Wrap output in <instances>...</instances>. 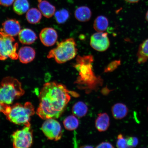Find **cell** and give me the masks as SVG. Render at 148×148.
<instances>
[{
    "label": "cell",
    "instance_id": "30",
    "mask_svg": "<svg viewBox=\"0 0 148 148\" xmlns=\"http://www.w3.org/2000/svg\"><path fill=\"white\" fill-rule=\"evenodd\" d=\"M8 105L4 104L0 101V112H2L3 114L5 113V110L8 107Z\"/></svg>",
    "mask_w": 148,
    "mask_h": 148
},
{
    "label": "cell",
    "instance_id": "24",
    "mask_svg": "<svg viewBox=\"0 0 148 148\" xmlns=\"http://www.w3.org/2000/svg\"><path fill=\"white\" fill-rule=\"evenodd\" d=\"M55 17L57 23L60 24H63L69 18V13L67 10L63 9L55 13Z\"/></svg>",
    "mask_w": 148,
    "mask_h": 148
},
{
    "label": "cell",
    "instance_id": "32",
    "mask_svg": "<svg viewBox=\"0 0 148 148\" xmlns=\"http://www.w3.org/2000/svg\"><path fill=\"white\" fill-rule=\"evenodd\" d=\"M146 19L147 20V21H148V11L146 15Z\"/></svg>",
    "mask_w": 148,
    "mask_h": 148
},
{
    "label": "cell",
    "instance_id": "21",
    "mask_svg": "<svg viewBox=\"0 0 148 148\" xmlns=\"http://www.w3.org/2000/svg\"><path fill=\"white\" fill-rule=\"evenodd\" d=\"M139 64L144 63L148 59V39L146 40L140 46L137 53Z\"/></svg>",
    "mask_w": 148,
    "mask_h": 148
},
{
    "label": "cell",
    "instance_id": "3",
    "mask_svg": "<svg viewBox=\"0 0 148 148\" xmlns=\"http://www.w3.org/2000/svg\"><path fill=\"white\" fill-rule=\"evenodd\" d=\"M25 93L21 83L13 77H5L0 83V101L5 104H12Z\"/></svg>",
    "mask_w": 148,
    "mask_h": 148
},
{
    "label": "cell",
    "instance_id": "12",
    "mask_svg": "<svg viewBox=\"0 0 148 148\" xmlns=\"http://www.w3.org/2000/svg\"><path fill=\"white\" fill-rule=\"evenodd\" d=\"M18 53V58L20 62L27 64L34 60L36 52L32 47L26 46L20 48Z\"/></svg>",
    "mask_w": 148,
    "mask_h": 148
},
{
    "label": "cell",
    "instance_id": "2",
    "mask_svg": "<svg viewBox=\"0 0 148 148\" xmlns=\"http://www.w3.org/2000/svg\"><path fill=\"white\" fill-rule=\"evenodd\" d=\"M35 112L32 103L27 102L24 105L16 103L12 106L8 105L4 114L7 119L12 123L29 126L31 117Z\"/></svg>",
    "mask_w": 148,
    "mask_h": 148
},
{
    "label": "cell",
    "instance_id": "31",
    "mask_svg": "<svg viewBox=\"0 0 148 148\" xmlns=\"http://www.w3.org/2000/svg\"><path fill=\"white\" fill-rule=\"evenodd\" d=\"M127 2L130 3H138L140 0H125Z\"/></svg>",
    "mask_w": 148,
    "mask_h": 148
},
{
    "label": "cell",
    "instance_id": "27",
    "mask_svg": "<svg viewBox=\"0 0 148 148\" xmlns=\"http://www.w3.org/2000/svg\"><path fill=\"white\" fill-rule=\"evenodd\" d=\"M126 140L127 147H136L138 143V139L134 137H129Z\"/></svg>",
    "mask_w": 148,
    "mask_h": 148
},
{
    "label": "cell",
    "instance_id": "20",
    "mask_svg": "<svg viewBox=\"0 0 148 148\" xmlns=\"http://www.w3.org/2000/svg\"><path fill=\"white\" fill-rule=\"evenodd\" d=\"M42 13L40 10L32 8L28 11L26 18L29 23L35 24L39 23L42 18Z\"/></svg>",
    "mask_w": 148,
    "mask_h": 148
},
{
    "label": "cell",
    "instance_id": "15",
    "mask_svg": "<svg viewBox=\"0 0 148 148\" xmlns=\"http://www.w3.org/2000/svg\"><path fill=\"white\" fill-rule=\"evenodd\" d=\"M96 128L99 132H104L108 128L110 125V118L106 113L100 114L95 121Z\"/></svg>",
    "mask_w": 148,
    "mask_h": 148
},
{
    "label": "cell",
    "instance_id": "26",
    "mask_svg": "<svg viewBox=\"0 0 148 148\" xmlns=\"http://www.w3.org/2000/svg\"><path fill=\"white\" fill-rule=\"evenodd\" d=\"M121 64L120 60H115L110 63L105 69V71L106 72L112 71L115 70Z\"/></svg>",
    "mask_w": 148,
    "mask_h": 148
},
{
    "label": "cell",
    "instance_id": "18",
    "mask_svg": "<svg viewBox=\"0 0 148 148\" xmlns=\"http://www.w3.org/2000/svg\"><path fill=\"white\" fill-rule=\"evenodd\" d=\"M108 25V18L105 16H100L94 20L93 27L97 32H104L106 30Z\"/></svg>",
    "mask_w": 148,
    "mask_h": 148
},
{
    "label": "cell",
    "instance_id": "22",
    "mask_svg": "<svg viewBox=\"0 0 148 148\" xmlns=\"http://www.w3.org/2000/svg\"><path fill=\"white\" fill-rule=\"evenodd\" d=\"M88 107L86 103L82 101L76 103L72 108L74 115L77 117L81 118L84 116L87 113Z\"/></svg>",
    "mask_w": 148,
    "mask_h": 148
},
{
    "label": "cell",
    "instance_id": "25",
    "mask_svg": "<svg viewBox=\"0 0 148 148\" xmlns=\"http://www.w3.org/2000/svg\"><path fill=\"white\" fill-rule=\"evenodd\" d=\"M116 142V146L118 148L127 147L126 138L123 137V135L120 134L118 135Z\"/></svg>",
    "mask_w": 148,
    "mask_h": 148
},
{
    "label": "cell",
    "instance_id": "29",
    "mask_svg": "<svg viewBox=\"0 0 148 148\" xmlns=\"http://www.w3.org/2000/svg\"><path fill=\"white\" fill-rule=\"evenodd\" d=\"M97 148H114L112 144L108 142H103L98 145Z\"/></svg>",
    "mask_w": 148,
    "mask_h": 148
},
{
    "label": "cell",
    "instance_id": "7",
    "mask_svg": "<svg viewBox=\"0 0 148 148\" xmlns=\"http://www.w3.org/2000/svg\"><path fill=\"white\" fill-rule=\"evenodd\" d=\"M13 146L15 148L30 147L33 143L32 131L31 126L15 131L12 136Z\"/></svg>",
    "mask_w": 148,
    "mask_h": 148
},
{
    "label": "cell",
    "instance_id": "6",
    "mask_svg": "<svg viewBox=\"0 0 148 148\" xmlns=\"http://www.w3.org/2000/svg\"><path fill=\"white\" fill-rule=\"evenodd\" d=\"M18 47V44L13 36L0 31V60H5L8 58L17 60Z\"/></svg>",
    "mask_w": 148,
    "mask_h": 148
},
{
    "label": "cell",
    "instance_id": "23",
    "mask_svg": "<svg viewBox=\"0 0 148 148\" xmlns=\"http://www.w3.org/2000/svg\"><path fill=\"white\" fill-rule=\"evenodd\" d=\"M64 125L65 128L68 130H75L78 127L79 121L75 116H68L64 120Z\"/></svg>",
    "mask_w": 148,
    "mask_h": 148
},
{
    "label": "cell",
    "instance_id": "11",
    "mask_svg": "<svg viewBox=\"0 0 148 148\" xmlns=\"http://www.w3.org/2000/svg\"><path fill=\"white\" fill-rule=\"evenodd\" d=\"M21 25L18 20L14 19H8L2 24V28L1 31L12 36H15L21 31Z\"/></svg>",
    "mask_w": 148,
    "mask_h": 148
},
{
    "label": "cell",
    "instance_id": "10",
    "mask_svg": "<svg viewBox=\"0 0 148 148\" xmlns=\"http://www.w3.org/2000/svg\"><path fill=\"white\" fill-rule=\"evenodd\" d=\"M58 36L57 31L51 27L42 29L40 34V38L42 43L47 47L52 46L56 42Z\"/></svg>",
    "mask_w": 148,
    "mask_h": 148
},
{
    "label": "cell",
    "instance_id": "16",
    "mask_svg": "<svg viewBox=\"0 0 148 148\" xmlns=\"http://www.w3.org/2000/svg\"><path fill=\"white\" fill-rule=\"evenodd\" d=\"M92 12L90 9L87 6L79 7L75 10V17L79 21L87 22L90 20L92 16Z\"/></svg>",
    "mask_w": 148,
    "mask_h": 148
},
{
    "label": "cell",
    "instance_id": "33",
    "mask_svg": "<svg viewBox=\"0 0 148 148\" xmlns=\"http://www.w3.org/2000/svg\"><path fill=\"white\" fill-rule=\"evenodd\" d=\"M147 111H148V108H147Z\"/></svg>",
    "mask_w": 148,
    "mask_h": 148
},
{
    "label": "cell",
    "instance_id": "19",
    "mask_svg": "<svg viewBox=\"0 0 148 148\" xmlns=\"http://www.w3.org/2000/svg\"><path fill=\"white\" fill-rule=\"evenodd\" d=\"M29 4L27 0H16L13 5V10L16 14L21 15L29 10Z\"/></svg>",
    "mask_w": 148,
    "mask_h": 148
},
{
    "label": "cell",
    "instance_id": "5",
    "mask_svg": "<svg viewBox=\"0 0 148 148\" xmlns=\"http://www.w3.org/2000/svg\"><path fill=\"white\" fill-rule=\"evenodd\" d=\"M94 62L93 56L91 55L78 56L76 60L74 67L79 72L77 81L85 83H91L97 79L92 69Z\"/></svg>",
    "mask_w": 148,
    "mask_h": 148
},
{
    "label": "cell",
    "instance_id": "17",
    "mask_svg": "<svg viewBox=\"0 0 148 148\" xmlns=\"http://www.w3.org/2000/svg\"><path fill=\"white\" fill-rule=\"evenodd\" d=\"M128 112V108L123 103H116L112 107V115L116 119H121L124 118L127 115Z\"/></svg>",
    "mask_w": 148,
    "mask_h": 148
},
{
    "label": "cell",
    "instance_id": "9",
    "mask_svg": "<svg viewBox=\"0 0 148 148\" xmlns=\"http://www.w3.org/2000/svg\"><path fill=\"white\" fill-rule=\"evenodd\" d=\"M90 45L92 49L99 52L105 51L110 45L107 33L97 32L92 34L90 38Z\"/></svg>",
    "mask_w": 148,
    "mask_h": 148
},
{
    "label": "cell",
    "instance_id": "4",
    "mask_svg": "<svg viewBox=\"0 0 148 148\" xmlns=\"http://www.w3.org/2000/svg\"><path fill=\"white\" fill-rule=\"evenodd\" d=\"M77 46L74 39H66L58 42L56 47L50 51L47 56V58L54 59L57 63L64 64L76 56Z\"/></svg>",
    "mask_w": 148,
    "mask_h": 148
},
{
    "label": "cell",
    "instance_id": "13",
    "mask_svg": "<svg viewBox=\"0 0 148 148\" xmlns=\"http://www.w3.org/2000/svg\"><path fill=\"white\" fill-rule=\"evenodd\" d=\"M38 37L34 31L29 29H24L20 31L18 38L21 43L25 45H30L36 41Z\"/></svg>",
    "mask_w": 148,
    "mask_h": 148
},
{
    "label": "cell",
    "instance_id": "28",
    "mask_svg": "<svg viewBox=\"0 0 148 148\" xmlns=\"http://www.w3.org/2000/svg\"><path fill=\"white\" fill-rule=\"evenodd\" d=\"M14 0H0V5L4 7H9L13 3Z\"/></svg>",
    "mask_w": 148,
    "mask_h": 148
},
{
    "label": "cell",
    "instance_id": "1",
    "mask_svg": "<svg viewBox=\"0 0 148 148\" xmlns=\"http://www.w3.org/2000/svg\"><path fill=\"white\" fill-rule=\"evenodd\" d=\"M71 97L66 86L54 82L45 83L40 90L36 114L42 119L60 117Z\"/></svg>",
    "mask_w": 148,
    "mask_h": 148
},
{
    "label": "cell",
    "instance_id": "8",
    "mask_svg": "<svg viewBox=\"0 0 148 148\" xmlns=\"http://www.w3.org/2000/svg\"><path fill=\"white\" fill-rule=\"evenodd\" d=\"M41 129L44 134L50 140L58 141L62 137V127L55 119H46L42 125Z\"/></svg>",
    "mask_w": 148,
    "mask_h": 148
},
{
    "label": "cell",
    "instance_id": "14",
    "mask_svg": "<svg viewBox=\"0 0 148 148\" xmlns=\"http://www.w3.org/2000/svg\"><path fill=\"white\" fill-rule=\"evenodd\" d=\"M38 7L40 12L46 18H51L55 14L56 8L45 0H38Z\"/></svg>",
    "mask_w": 148,
    "mask_h": 148
}]
</instances>
